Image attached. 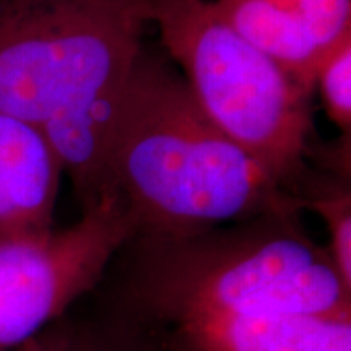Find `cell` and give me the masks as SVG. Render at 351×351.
Segmentation results:
<instances>
[{
  "label": "cell",
  "instance_id": "obj_11",
  "mask_svg": "<svg viewBox=\"0 0 351 351\" xmlns=\"http://www.w3.org/2000/svg\"><path fill=\"white\" fill-rule=\"evenodd\" d=\"M319 88L328 119L350 137L351 130V36L332 49L320 65L314 88Z\"/></svg>",
  "mask_w": 351,
  "mask_h": 351
},
{
  "label": "cell",
  "instance_id": "obj_3",
  "mask_svg": "<svg viewBox=\"0 0 351 351\" xmlns=\"http://www.w3.org/2000/svg\"><path fill=\"white\" fill-rule=\"evenodd\" d=\"M168 56L202 111L295 192L313 117L309 93L241 36L208 0H147Z\"/></svg>",
  "mask_w": 351,
  "mask_h": 351
},
{
  "label": "cell",
  "instance_id": "obj_4",
  "mask_svg": "<svg viewBox=\"0 0 351 351\" xmlns=\"http://www.w3.org/2000/svg\"><path fill=\"white\" fill-rule=\"evenodd\" d=\"M145 23L147 0L0 5V112L41 129L60 112L121 103Z\"/></svg>",
  "mask_w": 351,
  "mask_h": 351
},
{
  "label": "cell",
  "instance_id": "obj_2",
  "mask_svg": "<svg viewBox=\"0 0 351 351\" xmlns=\"http://www.w3.org/2000/svg\"><path fill=\"white\" fill-rule=\"evenodd\" d=\"M301 212H270L187 234H134L104 295L202 309L351 319V289Z\"/></svg>",
  "mask_w": 351,
  "mask_h": 351
},
{
  "label": "cell",
  "instance_id": "obj_10",
  "mask_svg": "<svg viewBox=\"0 0 351 351\" xmlns=\"http://www.w3.org/2000/svg\"><path fill=\"white\" fill-rule=\"evenodd\" d=\"M0 351H134L127 337L106 317L95 313L83 320L59 319L23 343Z\"/></svg>",
  "mask_w": 351,
  "mask_h": 351
},
{
  "label": "cell",
  "instance_id": "obj_7",
  "mask_svg": "<svg viewBox=\"0 0 351 351\" xmlns=\"http://www.w3.org/2000/svg\"><path fill=\"white\" fill-rule=\"evenodd\" d=\"M60 176L43 130L0 112V239L51 230Z\"/></svg>",
  "mask_w": 351,
  "mask_h": 351
},
{
  "label": "cell",
  "instance_id": "obj_8",
  "mask_svg": "<svg viewBox=\"0 0 351 351\" xmlns=\"http://www.w3.org/2000/svg\"><path fill=\"white\" fill-rule=\"evenodd\" d=\"M213 3L241 36L269 56L306 93H313L320 65L332 51L319 46L289 0H215Z\"/></svg>",
  "mask_w": 351,
  "mask_h": 351
},
{
  "label": "cell",
  "instance_id": "obj_9",
  "mask_svg": "<svg viewBox=\"0 0 351 351\" xmlns=\"http://www.w3.org/2000/svg\"><path fill=\"white\" fill-rule=\"evenodd\" d=\"M295 194L301 212L307 208L322 218L328 234L327 251L343 283L351 289V191L348 179L313 184L311 187L301 186Z\"/></svg>",
  "mask_w": 351,
  "mask_h": 351
},
{
  "label": "cell",
  "instance_id": "obj_1",
  "mask_svg": "<svg viewBox=\"0 0 351 351\" xmlns=\"http://www.w3.org/2000/svg\"><path fill=\"white\" fill-rule=\"evenodd\" d=\"M135 234H187L270 212H301L295 192L223 134L182 75L142 47L108 161Z\"/></svg>",
  "mask_w": 351,
  "mask_h": 351
},
{
  "label": "cell",
  "instance_id": "obj_12",
  "mask_svg": "<svg viewBox=\"0 0 351 351\" xmlns=\"http://www.w3.org/2000/svg\"><path fill=\"white\" fill-rule=\"evenodd\" d=\"M41 0H0V5H12V3H33Z\"/></svg>",
  "mask_w": 351,
  "mask_h": 351
},
{
  "label": "cell",
  "instance_id": "obj_6",
  "mask_svg": "<svg viewBox=\"0 0 351 351\" xmlns=\"http://www.w3.org/2000/svg\"><path fill=\"white\" fill-rule=\"evenodd\" d=\"M142 351H351V319L202 309L101 296Z\"/></svg>",
  "mask_w": 351,
  "mask_h": 351
},
{
  "label": "cell",
  "instance_id": "obj_5",
  "mask_svg": "<svg viewBox=\"0 0 351 351\" xmlns=\"http://www.w3.org/2000/svg\"><path fill=\"white\" fill-rule=\"evenodd\" d=\"M135 226L108 191L62 230L0 239V346L23 343L95 291Z\"/></svg>",
  "mask_w": 351,
  "mask_h": 351
}]
</instances>
